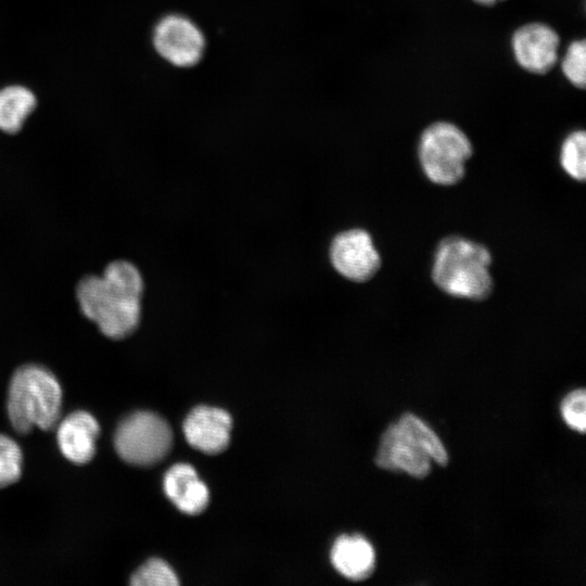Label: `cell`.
Instances as JSON below:
<instances>
[{"instance_id":"3","label":"cell","mask_w":586,"mask_h":586,"mask_svg":"<svg viewBox=\"0 0 586 586\" xmlns=\"http://www.w3.org/2000/svg\"><path fill=\"white\" fill-rule=\"evenodd\" d=\"M62 388L58 379L38 365L20 367L11 378L7 411L11 425L20 434L34 428L53 429L61 416Z\"/></svg>"},{"instance_id":"22","label":"cell","mask_w":586,"mask_h":586,"mask_svg":"<svg viewBox=\"0 0 586 586\" xmlns=\"http://www.w3.org/2000/svg\"><path fill=\"white\" fill-rule=\"evenodd\" d=\"M497 1H504V0H497Z\"/></svg>"},{"instance_id":"19","label":"cell","mask_w":586,"mask_h":586,"mask_svg":"<svg viewBox=\"0 0 586 586\" xmlns=\"http://www.w3.org/2000/svg\"><path fill=\"white\" fill-rule=\"evenodd\" d=\"M562 73L576 88L584 89L586 85V41L574 40L568 47L562 62Z\"/></svg>"},{"instance_id":"17","label":"cell","mask_w":586,"mask_h":586,"mask_svg":"<svg viewBox=\"0 0 586 586\" xmlns=\"http://www.w3.org/2000/svg\"><path fill=\"white\" fill-rule=\"evenodd\" d=\"M133 586H176L179 584L174 570L162 559H150L131 576Z\"/></svg>"},{"instance_id":"11","label":"cell","mask_w":586,"mask_h":586,"mask_svg":"<svg viewBox=\"0 0 586 586\" xmlns=\"http://www.w3.org/2000/svg\"><path fill=\"white\" fill-rule=\"evenodd\" d=\"M100 425L87 411H74L58 425L56 438L61 453L77 464L89 462L97 448Z\"/></svg>"},{"instance_id":"4","label":"cell","mask_w":586,"mask_h":586,"mask_svg":"<svg viewBox=\"0 0 586 586\" xmlns=\"http://www.w3.org/2000/svg\"><path fill=\"white\" fill-rule=\"evenodd\" d=\"M473 152L471 141L456 125L436 122L421 133L418 155L424 175L440 186L458 183Z\"/></svg>"},{"instance_id":"9","label":"cell","mask_w":586,"mask_h":586,"mask_svg":"<svg viewBox=\"0 0 586 586\" xmlns=\"http://www.w3.org/2000/svg\"><path fill=\"white\" fill-rule=\"evenodd\" d=\"M378 467L404 471L422 479L430 472V456L402 429L392 423L382 434L375 457Z\"/></svg>"},{"instance_id":"12","label":"cell","mask_w":586,"mask_h":586,"mask_svg":"<svg viewBox=\"0 0 586 586\" xmlns=\"http://www.w3.org/2000/svg\"><path fill=\"white\" fill-rule=\"evenodd\" d=\"M164 491L171 502L188 514L202 512L209 499L206 485L188 463H176L166 472Z\"/></svg>"},{"instance_id":"6","label":"cell","mask_w":586,"mask_h":586,"mask_svg":"<svg viewBox=\"0 0 586 586\" xmlns=\"http://www.w3.org/2000/svg\"><path fill=\"white\" fill-rule=\"evenodd\" d=\"M153 44L157 53L171 65L189 67L202 58L205 40L201 29L191 20L170 14L156 24Z\"/></svg>"},{"instance_id":"18","label":"cell","mask_w":586,"mask_h":586,"mask_svg":"<svg viewBox=\"0 0 586 586\" xmlns=\"http://www.w3.org/2000/svg\"><path fill=\"white\" fill-rule=\"evenodd\" d=\"M23 455L18 444L0 434V488L15 483L22 473Z\"/></svg>"},{"instance_id":"15","label":"cell","mask_w":586,"mask_h":586,"mask_svg":"<svg viewBox=\"0 0 586 586\" xmlns=\"http://www.w3.org/2000/svg\"><path fill=\"white\" fill-rule=\"evenodd\" d=\"M397 423L402 429L441 466H446L448 455L438 436L420 418L413 413H404Z\"/></svg>"},{"instance_id":"20","label":"cell","mask_w":586,"mask_h":586,"mask_svg":"<svg viewBox=\"0 0 586 586\" xmlns=\"http://www.w3.org/2000/svg\"><path fill=\"white\" fill-rule=\"evenodd\" d=\"M561 415L565 423L573 430L585 432L586 393L584 388L569 393L561 403Z\"/></svg>"},{"instance_id":"2","label":"cell","mask_w":586,"mask_h":586,"mask_svg":"<svg viewBox=\"0 0 586 586\" xmlns=\"http://www.w3.org/2000/svg\"><path fill=\"white\" fill-rule=\"evenodd\" d=\"M492 255L486 246L450 235L435 251L432 279L443 292L460 298L483 301L493 290Z\"/></svg>"},{"instance_id":"1","label":"cell","mask_w":586,"mask_h":586,"mask_svg":"<svg viewBox=\"0 0 586 586\" xmlns=\"http://www.w3.org/2000/svg\"><path fill=\"white\" fill-rule=\"evenodd\" d=\"M143 280L135 265L115 260L102 276H86L77 284L76 296L82 314L107 337L130 335L141 317Z\"/></svg>"},{"instance_id":"14","label":"cell","mask_w":586,"mask_h":586,"mask_svg":"<svg viewBox=\"0 0 586 586\" xmlns=\"http://www.w3.org/2000/svg\"><path fill=\"white\" fill-rule=\"evenodd\" d=\"M36 107V97L23 86H9L0 90V129L17 132Z\"/></svg>"},{"instance_id":"5","label":"cell","mask_w":586,"mask_h":586,"mask_svg":"<svg viewBox=\"0 0 586 586\" xmlns=\"http://www.w3.org/2000/svg\"><path fill=\"white\" fill-rule=\"evenodd\" d=\"M173 433L168 423L158 415L137 411L126 417L117 426L114 447L126 462L148 467L163 460L171 448Z\"/></svg>"},{"instance_id":"8","label":"cell","mask_w":586,"mask_h":586,"mask_svg":"<svg viewBox=\"0 0 586 586\" xmlns=\"http://www.w3.org/2000/svg\"><path fill=\"white\" fill-rule=\"evenodd\" d=\"M560 38L544 23H528L512 35L511 47L517 63L532 74L545 75L558 61Z\"/></svg>"},{"instance_id":"13","label":"cell","mask_w":586,"mask_h":586,"mask_svg":"<svg viewBox=\"0 0 586 586\" xmlns=\"http://www.w3.org/2000/svg\"><path fill=\"white\" fill-rule=\"evenodd\" d=\"M330 558L336 571L352 581L368 577L375 563L374 549L361 535L337 537L332 546Z\"/></svg>"},{"instance_id":"16","label":"cell","mask_w":586,"mask_h":586,"mask_svg":"<svg viewBox=\"0 0 586 586\" xmlns=\"http://www.w3.org/2000/svg\"><path fill=\"white\" fill-rule=\"evenodd\" d=\"M560 164L573 179L584 181L586 176V133L575 130L566 136L561 145Z\"/></svg>"},{"instance_id":"10","label":"cell","mask_w":586,"mask_h":586,"mask_svg":"<svg viewBox=\"0 0 586 586\" xmlns=\"http://www.w3.org/2000/svg\"><path fill=\"white\" fill-rule=\"evenodd\" d=\"M230 415L216 407L198 406L183 422L187 442L202 453L215 455L224 451L230 442Z\"/></svg>"},{"instance_id":"21","label":"cell","mask_w":586,"mask_h":586,"mask_svg":"<svg viewBox=\"0 0 586 586\" xmlns=\"http://www.w3.org/2000/svg\"><path fill=\"white\" fill-rule=\"evenodd\" d=\"M473 1L485 7H492L497 2V0H473Z\"/></svg>"},{"instance_id":"7","label":"cell","mask_w":586,"mask_h":586,"mask_svg":"<svg viewBox=\"0 0 586 586\" xmlns=\"http://www.w3.org/2000/svg\"><path fill=\"white\" fill-rule=\"evenodd\" d=\"M334 269L348 280H370L381 266V257L371 235L362 229H349L334 237L330 245Z\"/></svg>"}]
</instances>
